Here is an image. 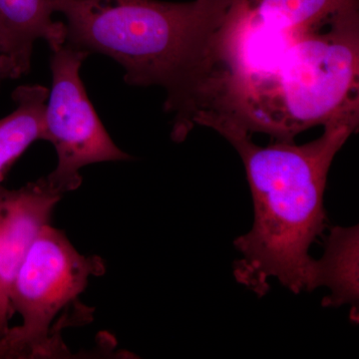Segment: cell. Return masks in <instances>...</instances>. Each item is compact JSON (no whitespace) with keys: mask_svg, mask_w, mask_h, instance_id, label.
<instances>
[{"mask_svg":"<svg viewBox=\"0 0 359 359\" xmlns=\"http://www.w3.org/2000/svg\"><path fill=\"white\" fill-rule=\"evenodd\" d=\"M358 6L231 0L210 34L194 124L229 123L280 142L323 125L358 88Z\"/></svg>","mask_w":359,"mask_h":359,"instance_id":"obj_1","label":"cell"},{"mask_svg":"<svg viewBox=\"0 0 359 359\" xmlns=\"http://www.w3.org/2000/svg\"><path fill=\"white\" fill-rule=\"evenodd\" d=\"M358 121L359 102L351 103L323 125L320 138L299 146L276 141L266 147L237 127H212L237 150L247 173L254 223L235 241L242 257L233 276L257 297L269 292L273 278L294 294L313 292L316 259L309 248L327 226L328 171Z\"/></svg>","mask_w":359,"mask_h":359,"instance_id":"obj_2","label":"cell"},{"mask_svg":"<svg viewBox=\"0 0 359 359\" xmlns=\"http://www.w3.org/2000/svg\"><path fill=\"white\" fill-rule=\"evenodd\" d=\"M231 0H49L65 21V43L112 58L131 86H161L173 128L185 119L210 33Z\"/></svg>","mask_w":359,"mask_h":359,"instance_id":"obj_3","label":"cell"},{"mask_svg":"<svg viewBox=\"0 0 359 359\" xmlns=\"http://www.w3.org/2000/svg\"><path fill=\"white\" fill-rule=\"evenodd\" d=\"M105 271L103 259L81 254L62 231L46 224L14 278L11 306L22 323L0 337V358L65 354L66 347L54 334V320L83 294L90 278Z\"/></svg>","mask_w":359,"mask_h":359,"instance_id":"obj_4","label":"cell"},{"mask_svg":"<svg viewBox=\"0 0 359 359\" xmlns=\"http://www.w3.org/2000/svg\"><path fill=\"white\" fill-rule=\"evenodd\" d=\"M89 55L65 44L52 51L50 59L44 140L54 146L57 164L46 178L65 195L81 185L84 167L132 159L112 140L87 95L80 69Z\"/></svg>","mask_w":359,"mask_h":359,"instance_id":"obj_5","label":"cell"},{"mask_svg":"<svg viewBox=\"0 0 359 359\" xmlns=\"http://www.w3.org/2000/svg\"><path fill=\"white\" fill-rule=\"evenodd\" d=\"M63 196L46 176L18 189L0 185V337L15 314L11 297L16 273Z\"/></svg>","mask_w":359,"mask_h":359,"instance_id":"obj_6","label":"cell"},{"mask_svg":"<svg viewBox=\"0 0 359 359\" xmlns=\"http://www.w3.org/2000/svg\"><path fill=\"white\" fill-rule=\"evenodd\" d=\"M52 15L49 0H0V60L9 79L29 73L37 40L52 51L65 45V22Z\"/></svg>","mask_w":359,"mask_h":359,"instance_id":"obj_7","label":"cell"},{"mask_svg":"<svg viewBox=\"0 0 359 359\" xmlns=\"http://www.w3.org/2000/svg\"><path fill=\"white\" fill-rule=\"evenodd\" d=\"M320 287L332 292L323 306L351 304V318L358 321V226H335L330 231L325 255L314 263L313 290Z\"/></svg>","mask_w":359,"mask_h":359,"instance_id":"obj_8","label":"cell"},{"mask_svg":"<svg viewBox=\"0 0 359 359\" xmlns=\"http://www.w3.org/2000/svg\"><path fill=\"white\" fill-rule=\"evenodd\" d=\"M48 94L49 89L39 84L21 85L11 94L15 109L0 119V185L25 151L44 140Z\"/></svg>","mask_w":359,"mask_h":359,"instance_id":"obj_9","label":"cell"},{"mask_svg":"<svg viewBox=\"0 0 359 359\" xmlns=\"http://www.w3.org/2000/svg\"><path fill=\"white\" fill-rule=\"evenodd\" d=\"M7 79H9L8 74H7V71L4 68V65H2L1 60H0V86Z\"/></svg>","mask_w":359,"mask_h":359,"instance_id":"obj_10","label":"cell"}]
</instances>
